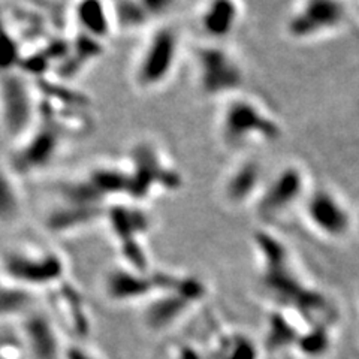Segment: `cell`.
I'll return each mask as SVG.
<instances>
[{"instance_id": "1", "label": "cell", "mask_w": 359, "mask_h": 359, "mask_svg": "<svg viewBox=\"0 0 359 359\" xmlns=\"http://www.w3.org/2000/svg\"><path fill=\"white\" fill-rule=\"evenodd\" d=\"M216 129L224 147L240 153L271 145L283 137L276 112L261 99L243 92L222 100Z\"/></svg>"}, {"instance_id": "2", "label": "cell", "mask_w": 359, "mask_h": 359, "mask_svg": "<svg viewBox=\"0 0 359 359\" xmlns=\"http://www.w3.org/2000/svg\"><path fill=\"white\" fill-rule=\"evenodd\" d=\"M184 36L171 21L150 27L133 65V83L142 92H157L171 81L182 60Z\"/></svg>"}, {"instance_id": "3", "label": "cell", "mask_w": 359, "mask_h": 359, "mask_svg": "<svg viewBox=\"0 0 359 359\" xmlns=\"http://www.w3.org/2000/svg\"><path fill=\"white\" fill-rule=\"evenodd\" d=\"M194 76L205 97L226 99L243 92V62L228 43L202 42L194 53Z\"/></svg>"}, {"instance_id": "4", "label": "cell", "mask_w": 359, "mask_h": 359, "mask_svg": "<svg viewBox=\"0 0 359 359\" xmlns=\"http://www.w3.org/2000/svg\"><path fill=\"white\" fill-rule=\"evenodd\" d=\"M347 0H299L286 20V33L298 42H313L341 32L349 22Z\"/></svg>"}, {"instance_id": "5", "label": "cell", "mask_w": 359, "mask_h": 359, "mask_svg": "<svg viewBox=\"0 0 359 359\" xmlns=\"http://www.w3.org/2000/svg\"><path fill=\"white\" fill-rule=\"evenodd\" d=\"M313 183L310 174L298 162H289L276 174L265 178V183L253 205L265 219H280L289 211L299 210Z\"/></svg>"}, {"instance_id": "6", "label": "cell", "mask_w": 359, "mask_h": 359, "mask_svg": "<svg viewBox=\"0 0 359 359\" xmlns=\"http://www.w3.org/2000/svg\"><path fill=\"white\" fill-rule=\"evenodd\" d=\"M132 171L129 172L130 195L133 199H147L166 194L182 186V174L157 144L140 142L133 149Z\"/></svg>"}, {"instance_id": "7", "label": "cell", "mask_w": 359, "mask_h": 359, "mask_svg": "<svg viewBox=\"0 0 359 359\" xmlns=\"http://www.w3.org/2000/svg\"><path fill=\"white\" fill-rule=\"evenodd\" d=\"M299 210L310 229L327 240H341L356 226L347 201L331 186L313 184Z\"/></svg>"}, {"instance_id": "8", "label": "cell", "mask_w": 359, "mask_h": 359, "mask_svg": "<svg viewBox=\"0 0 359 359\" xmlns=\"http://www.w3.org/2000/svg\"><path fill=\"white\" fill-rule=\"evenodd\" d=\"M243 15V0H202L195 20L205 42L228 43L240 29Z\"/></svg>"}, {"instance_id": "9", "label": "cell", "mask_w": 359, "mask_h": 359, "mask_svg": "<svg viewBox=\"0 0 359 359\" xmlns=\"http://www.w3.org/2000/svg\"><path fill=\"white\" fill-rule=\"evenodd\" d=\"M264 166L255 157H243L222 180V196L229 205L252 204L265 183Z\"/></svg>"}, {"instance_id": "10", "label": "cell", "mask_w": 359, "mask_h": 359, "mask_svg": "<svg viewBox=\"0 0 359 359\" xmlns=\"http://www.w3.org/2000/svg\"><path fill=\"white\" fill-rule=\"evenodd\" d=\"M182 0H117L114 17L121 29L138 30L170 21Z\"/></svg>"}, {"instance_id": "11", "label": "cell", "mask_w": 359, "mask_h": 359, "mask_svg": "<svg viewBox=\"0 0 359 359\" xmlns=\"http://www.w3.org/2000/svg\"><path fill=\"white\" fill-rule=\"evenodd\" d=\"M78 14H80L83 26H86L90 33H93L95 38L107 35L109 30V20L102 0H83Z\"/></svg>"}, {"instance_id": "12", "label": "cell", "mask_w": 359, "mask_h": 359, "mask_svg": "<svg viewBox=\"0 0 359 359\" xmlns=\"http://www.w3.org/2000/svg\"><path fill=\"white\" fill-rule=\"evenodd\" d=\"M356 226H358V229H359V216L356 217Z\"/></svg>"}]
</instances>
